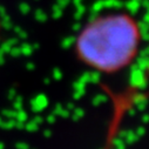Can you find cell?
Listing matches in <instances>:
<instances>
[{"label":"cell","instance_id":"cell-1","mask_svg":"<svg viewBox=\"0 0 149 149\" xmlns=\"http://www.w3.org/2000/svg\"><path fill=\"white\" fill-rule=\"evenodd\" d=\"M144 40L141 20L130 11L106 10L92 15L77 32L73 54L86 69L118 75L140 58Z\"/></svg>","mask_w":149,"mask_h":149}]
</instances>
